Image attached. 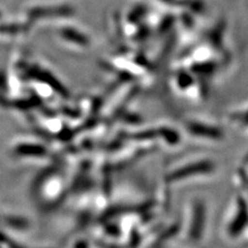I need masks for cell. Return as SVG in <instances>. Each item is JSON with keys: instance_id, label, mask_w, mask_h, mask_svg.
<instances>
[{"instance_id": "obj_1", "label": "cell", "mask_w": 248, "mask_h": 248, "mask_svg": "<svg viewBox=\"0 0 248 248\" xmlns=\"http://www.w3.org/2000/svg\"><path fill=\"white\" fill-rule=\"evenodd\" d=\"M75 13V6L72 3L61 0H44L26 5L21 17L31 27L51 26L55 23L71 19Z\"/></svg>"}, {"instance_id": "obj_2", "label": "cell", "mask_w": 248, "mask_h": 248, "mask_svg": "<svg viewBox=\"0 0 248 248\" xmlns=\"http://www.w3.org/2000/svg\"><path fill=\"white\" fill-rule=\"evenodd\" d=\"M53 27V34L55 40L66 48L83 51L90 48L92 38L83 29L68 20L61 21L51 25Z\"/></svg>"}, {"instance_id": "obj_3", "label": "cell", "mask_w": 248, "mask_h": 248, "mask_svg": "<svg viewBox=\"0 0 248 248\" xmlns=\"http://www.w3.org/2000/svg\"><path fill=\"white\" fill-rule=\"evenodd\" d=\"M31 28L32 27L22 17L16 20L10 19L0 24V38L6 42L23 40L28 35Z\"/></svg>"}]
</instances>
